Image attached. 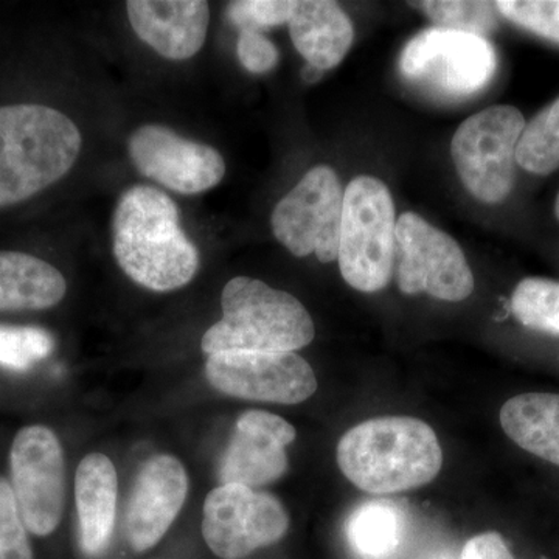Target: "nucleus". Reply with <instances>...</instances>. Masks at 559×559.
Returning a JSON list of instances; mask_svg holds the SVG:
<instances>
[{
    "label": "nucleus",
    "instance_id": "f257e3e1",
    "mask_svg": "<svg viewBox=\"0 0 559 559\" xmlns=\"http://www.w3.org/2000/svg\"><path fill=\"white\" fill-rule=\"evenodd\" d=\"M112 250L132 282L156 293L189 285L200 270V252L180 227L178 205L154 187L121 193L112 216Z\"/></svg>",
    "mask_w": 559,
    "mask_h": 559
},
{
    "label": "nucleus",
    "instance_id": "f03ea898",
    "mask_svg": "<svg viewBox=\"0 0 559 559\" xmlns=\"http://www.w3.org/2000/svg\"><path fill=\"white\" fill-rule=\"evenodd\" d=\"M336 459L355 487L374 496L425 487L439 476L443 466L436 430L412 417L360 423L342 437Z\"/></svg>",
    "mask_w": 559,
    "mask_h": 559
},
{
    "label": "nucleus",
    "instance_id": "7ed1b4c3",
    "mask_svg": "<svg viewBox=\"0 0 559 559\" xmlns=\"http://www.w3.org/2000/svg\"><path fill=\"white\" fill-rule=\"evenodd\" d=\"M83 146L79 127L46 105L0 108V209L31 200L64 178Z\"/></svg>",
    "mask_w": 559,
    "mask_h": 559
},
{
    "label": "nucleus",
    "instance_id": "20e7f679",
    "mask_svg": "<svg viewBox=\"0 0 559 559\" xmlns=\"http://www.w3.org/2000/svg\"><path fill=\"white\" fill-rule=\"evenodd\" d=\"M223 318L202 337L205 355L226 352L296 353L314 341L310 312L296 297L261 280L231 278L221 294Z\"/></svg>",
    "mask_w": 559,
    "mask_h": 559
},
{
    "label": "nucleus",
    "instance_id": "39448f33",
    "mask_svg": "<svg viewBox=\"0 0 559 559\" xmlns=\"http://www.w3.org/2000/svg\"><path fill=\"white\" fill-rule=\"evenodd\" d=\"M396 260V215L382 180L358 176L348 183L342 212L340 270L352 288L378 293L389 285Z\"/></svg>",
    "mask_w": 559,
    "mask_h": 559
},
{
    "label": "nucleus",
    "instance_id": "423d86ee",
    "mask_svg": "<svg viewBox=\"0 0 559 559\" xmlns=\"http://www.w3.org/2000/svg\"><path fill=\"white\" fill-rule=\"evenodd\" d=\"M498 55L484 36L428 28L401 51L400 73L411 86L437 102H462L488 86Z\"/></svg>",
    "mask_w": 559,
    "mask_h": 559
},
{
    "label": "nucleus",
    "instance_id": "0eeeda50",
    "mask_svg": "<svg viewBox=\"0 0 559 559\" xmlns=\"http://www.w3.org/2000/svg\"><path fill=\"white\" fill-rule=\"evenodd\" d=\"M524 128L521 110L510 105L491 106L460 124L451 156L460 180L476 200L499 204L510 197Z\"/></svg>",
    "mask_w": 559,
    "mask_h": 559
},
{
    "label": "nucleus",
    "instance_id": "6e6552de",
    "mask_svg": "<svg viewBox=\"0 0 559 559\" xmlns=\"http://www.w3.org/2000/svg\"><path fill=\"white\" fill-rule=\"evenodd\" d=\"M344 194L333 168H311L275 205L271 218L274 237L293 255L314 253L320 263L337 260Z\"/></svg>",
    "mask_w": 559,
    "mask_h": 559
},
{
    "label": "nucleus",
    "instance_id": "1a4fd4ad",
    "mask_svg": "<svg viewBox=\"0 0 559 559\" xmlns=\"http://www.w3.org/2000/svg\"><path fill=\"white\" fill-rule=\"evenodd\" d=\"M396 257L399 286L407 296L462 301L473 294V271L459 242L415 213L396 219Z\"/></svg>",
    "mask_w": 559,
    "mask_h": 559
},
{
    "label": "nucleus",
    "instance_id": "9d476101",
    "mask_svg": "<svg viewBox=\"0 0 559 559\" xmlns=\"http://www.w3.org/2000/svg\"><path fill=\"white\" fill-rule=\"evenodd\" d=\"M288 527V513L267 492L230 484L213 489L205 499L202 535L221 559L248 558L278 543Z\"/></svg>",
    "mask_w": 559,
    "mask_h": 559
},
{
    "label": "nucleus",
    "instance_id": "9b49d317",
    "mask_svg": "<svg viewBox=\"0 0 559 559\" xmlns=\"http://www.w3.org/2000/svg\"><path fill=\"white\" fill-rule=\"evenodd\" d=\"M11 488L25 527L47 536L64 509V457L60 440L46 426L17 432L10 452Z\"/></svg>",
    "mask_w": 559,
    "mask_h": 559
},
{
    "label": "nucleus",
    "instance_id": "f8f14e48",
    "mask_svg": "<svg viewBox=\"0 0 559 559\" xmlns=\"http://www.w3.org/2000/svg\"><path fill=\"white\" fill-rule=\"evenodd\" d=\"M212 388L235 399L299 404L318 390L314 370L297 353L226 352L210 355Z\"/></svg>",
    "mask_w": 559,
    "mask_h": 559
},
{
    "label": "nucleus",
    "instance_id": "ddd939ff",
    "mask_svg": "<svg viewBox=\"0 0 559 559\" xmlns=\"http://www.w3.org/2000/svg\"><path fill=\"white\" fill-rule=\"evenodd\" d=\"M128 151L140 175L180 194L204 193L226 175L219 151L180 138L162 124L138 128L128 140Z\"/></svg>",
    "mask_w": 559,
    "mask_h": 559
},
{
    "label": "nucleus",
    "instance_id": "4468645a",
    "mask_svg": "<svg viewBox=\"0 0 559 559\" xmlns=\"http://www.w3.org/2000/svg\"><path fill=\"white\" fill-rule=\"evenodd\" d=\"M296 437V428L278 415L245 412L221 462V485H245L253 489L278 480L288 469L286 447Z\"/></svg>",
    "mask_w": 559,
    "mask_h": 559
},
{
    "label": "nucleus",
    "instance_id": "2eb2a0df",
    "mask_svg": "<svg viewBox=\"0 0 559 559\" xmlns=\"http://www.w3.org/2000/svg\"><path fill=\"white\" fill-rule=\"evenodd\" d=\"M189 477L178 459L156 455L140 471L127 514V538L135 551L156 546L182 510Z\"/></svg>",
    "mask_w": 559,
    "mask_h": 559
},
{
    "label": "nucleus",
    "instance_id": "dca6fc26",
    "mask_svg": "<svg viewBox=\"0 0 559 559\" xmlns=\"http://www.w3.org/2000/svg\"><path fill=\"white\" fill-rule=\"evenodd\" d=\"M127 13L135 35L167 60H190L207 38L205 0H130Z\"/></svg>",
    "mask_w": 559,
    "mask_h": 559
},
{
    "label": "nucleus",
    "instance_id": "f3484780",
    "mask_svg": "<svg viewBox=\"0 0 559 559\" xmlns=\"http://www.w3.org/2000/svg\"><path fill=\"white\" fill-rule=\"evenodd\" d=\"M117 491V471L106 455L91 454L81 460L75 499L81 547L90 557H98L108 549L116 524Z\"/></svg>",
    "mask_w": 559,
    "mask_h": 559
},
{
    "label": "nucleus",
    "instance_id": "a211bd4d",
    "mask_svg": "<svg viewBox=\"0 0 559 559\" xmlns=\"http://www.w3.org/2000/svg\"><path fill=\"white\" fill-rule=\"evenodd\" d=\"M288 24L294 47L320 72L336 68L355 38L348 14L329 0L297 2Z\"/></svg>",
    "mask_w": 559,
    "mask_h": 559
},
{
    "label": "nucleus",
    "instance_id": "6ab92c4d",
    "mask_svg": "<svg viewBox=\"0 0 559 559\" xmlns=\"http://www.w3.org/2000/svg\"><path fill=\"white\" fill-rule=\"evenodd\" d=\"M66 290V278L47 261L0 252V311L47 310L64 299Z\"/></svg>",
    "mask_w": 559,
    "mask_h": 559
},
{
    "label": "nucleus",
    "instance_id": "aec40b11",
    "mask_svg": "<svg viewBox=\"0 0 559 559\" xmlns=\"http://www.w3.org/2000/svg\"><path fill=\"white\" fill-rule=\"evenodd\" d=\"M500 426L522 450L559 466V393H522L503 404Z\"/></svg>",
    "mask_w": 559,
    "mask_h": 559
},
{
    "label": "nucleus",
    "instance_id": "412c9836",
    "mask_svg": "<svg viewBox=\"0 0 559 559\" xmlns=\"http://www.w3.org/2000/svg\"><path fill=\"white\" fill-rule=\"evenodd\" d=\"M345 532L349 546L360 557L388 558L403 539L404 514L393 502H367L349 514Z\"/></svg>",
    "mask_w": 559,
    "mask_h": 559
},
{
    "label": "nucleus",
    "instance_id": "4be33fe9",
    "mask_svg": "<svg viewBox=\"0 0 559 559\" xmlns=\"http://www.w3.org/2000/svg\"><path fill=\"white\" fill-rule=\"evenodd\" d=\"M516 162L525 171L546 176L559 168V97L540 110L518 143Z\"/></svg>",
    "mask_w": 559,
    "mask_h": 559
},
{
    "label": "nucleus",
    "instance_id": "5701e85b",
    "mask_svg": "<svg viewBox=\"0 0 559 559\" xmlns=\"http://www.w3.org/2000/svg\"><path fill=\"white\" fill-rule=\"evenodd\" d=\"M511 311L522 325L559 334V283L549 278H524L511 297Z\"/></svg>",
    "mask_w": 559,
    "mask_h": 559
},
{
    "label": "nucleus",
    "instance_id": "b1692460",
    "mask_svg": "<svg viewBox=\"0 0 559 559\" xmlns=\"http://www.w3.org/2000/svg\"><path fill=\"white\" fill-rule=\"evenodd\" d=\"M426 16L436 22L437 27L448 31L471 33L484 36L498 24L499 13L491 2H452V0H432V2H414Z\"/></svg>",
    "mask_w": 559,
    "mask_h": 559
},
{
    "label": "nucleus",
    "instance_id": "393cba45",
    "mask_svg": "<svg viewBox=\"0 0 559 559\" xmlns=\"http://www.w3.org/2000/svg\"><path fill=\"white\" fill-rule=\"evenodd\" d=\"M55 347L53 337L36 326L0 325V364L14 370H27L47 358Z\"/></svg>",
    "mask_w": 559,
    "mask_h": 559
},
{
    "label": "nucleus",
    "instance_id": "a878e982",
    "mask_svg": "<svg viewBox=\"0 0 559 559\" xmlns=\"http://www.w3.org/2000/svg\"><path fill=\"white\" fill-rule=\"evenodd\" d=\"M495 5L506 20L559 43V0H500Z\"/></svg>",
    "mask_w": 559,
    "mask_h": 559
},
{
    "label": "nucleus",
    "instance_id": "bb28decb",
    "mask_svg": "<svg viewBox=\"0 0 559 559\" xmlns=\"http://www.w3.org/2000/svg\"><path fill=\"white\" fill-rule=\"evenodd\" d=\"M25 528L13 488L0 479V559H33Z\"/></svg>",
    "mask_w": 559,
    "mask_h": 559
},
{
    "label": "nucleus",
    "instance_id": "cd10ccee",
    "mask_svg": "<svg viewBox=\"0 0 559 559\" xmlns=\"http://www.w3.org/2000/svg\"><path fill=\"white\" fill-rule=\"evenodd\" d=\"M296 3L290 0H238L227 7V17L241 31H260L289 22Z\"/></svg>",
    "mask_w": 559,
    "mask_h": 559
},
{
    "label": "nucleus",
    "instance_id": "c85d7f7f",
    "mask_svg": "<svg viewBox=\"0 0 559 559\" xmlns=\"http://www.w3.org/2000/svg\"><path fill=\"white\" fill-rule=\"evenodd\" d=\"M237 55L242 68L257 75L271 72L278 62L277 47L260 31L240 32Z\"/></svg>",
    "mask_w": 559,
    "mask_h": 559
},
{
    "label": "nucleus",
    "instance_id": "c756f323",
    "mask_svg": "<svg viewBox=\"0 0 559 559\" xmlns=\"http://www.w3.org/2000/svg\"><path fill=\"white\" fill-rule=\"evenodd\" d=\"M462 559H516L506 539L496 532L480 533L465 544Z\"/></svg>",
    "mask_w": 559,
    "mask_h": 559
},
{
    "label": "nucleus",
    "instance_id": "7c9ffc66",
    "mask_svg": "<svg viewBox=\"0 0 559 559\" xmlns=\"http://www.w3.org/2000/svg\"><path fill=\"white\" fill-rule=\"evenodd\" d=\"M320 73H322V72H320V70L311 68V66H307V68H305V70H304L305 80H308V81L318 80L320 76Z\"/></svg>",
    "mask_w": 559,
    "mask_h": 559
},
{
    "label": "nucleus",
    "instance_id": "2f4dec72",
    "mask_svg": "<svg viewBox=\"0 0 559 559\" xmlns=\"http://www.w3.org/2000/svg\"><path fill=\"white\" fill-rule=\"evenodd\" d=\"M555 212H557V218L559 219V193L557 198V204H555Z\"/></svg>",
    "mask_w": 559,
    "mask_h": 559
}]
</instances>
